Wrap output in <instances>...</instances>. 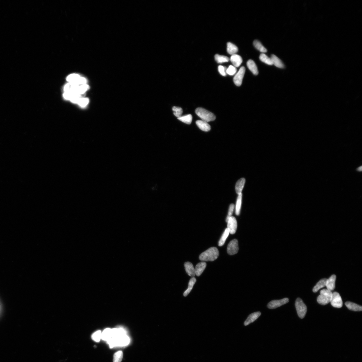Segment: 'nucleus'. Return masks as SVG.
Masks as SVG:
<instances>
[{"mask_svg":"<svg viewBox=\"0 0 362 362\" xmlns=\"http://www.w3.org/2000/svg\"><path fill=\"white\" fill-rule=\"evenodd\" d=\"M102 332L100 331H98L94 333L92 335V339L96 342H99L101 339Z\"/></svg>","mask_w":362,"mask_h":362,"instance_id":"f704fd0d","label":"nucleus"},{"mask_svg":"<svg viewBox=\"0 0 362 362\" xmlns=\"http://www.w3.org/2000/svg\"><path fill=\"white\" fill-rule=\"evenodd\" d=\"M206 266L207 264L204 261H202L197 264L194 268L195 275L197 276H200L201 275L206 268Z\"/></svg>","mask_w":362,"mask_h":362,"instance_id":"dca6fc26","label":"nucleus"},{"mask_svg":"<svg viewBox=\"0 0 362 362\" xmlns=\"http://www.w3.org/2000/svg\"><path fill=\"white\" fill-rule=\"evenodd\" d=\"M237 72V69L235 66L230 65L229 68L226 69V73L228 75H235Z\"/></svg>","mask_w":362,"mask_h":362,"instance_id":"c9c22d12","label":"nucleus"},{"mask_svg":"<svg viewBox=\"0 0 362 362\" xmlns=\"http://www.w3.org/2000/svg\"><path fill=\"white\" fill-rule=\"evenodd\" d=\"M345 305L348 309L351 310V311H362V306L355 303L348 302L345 303Z\"/></svg>","mask_w":362,"mask_h":362,"instance_id":"6ab92c4d","label":"nucleus"},{"mask_svg":"<svg viewBox=\"0 0 362 362\" xmlns=\"http://www.w3.org/2000/svg\"><path fill=\"white\" fill-rule=\"evenodd\" d=\"M253 44L257 50L263 53L267 52V50L263 46V45L261 44L259 41L257 40H255L254 41Z\"/></svg>","mask_w":362,"mask_h":362,"instance_id":"c756f323","label":"nucleus"},{"mask_svg":"<svg viewBox=\"0 0 362 362\" xmlns=\"http://www.w3.org/2000/svg\"><path fill=\"white\" fill-rule=\"evenodd\" d=\"M230 60L235 67H239L242 62V57L236 54L232 55L230 57Z\"/></svg>","mask_w":362,"mask_h":362,"instance_id":"2eb2a0df","label":"nucleus"},{"mask_svg":"<svg viewBox=\"0 0 362 362\" xmlns=\"http://www.w3.org/2000/svg\"><path fill=\"white\" fill-rule=\"evenodd\" d=\"M117 340V346H124L129 344L130 339L127 335L116 338Z\"/></svg>","mask_w":362,"mask_h":362,"instance_id":"f3484780","label":"nucleus"},{"mask_svg":"<svg viewBox=\"0 0 362 362\" xmlns=\"http://www.w3.org/2000/svg\"><path fill=\"white\" fill-rule=\"evenodd\" d=\"M227 229L229 230V233L233 235L236 232L238 227V223L236 219L233 216L230 217L227 222Z\"/></svg>","mask_w":362,"mask_h":362,"instance_id":"6e6552de","label":"nucleus"},{"mask_svg":"<svg viewBox=\"0 0 362 362\" xmlns=\"http://www.w3.org/2000/svg\"><path fill=\"white\" fill-rule=\"evenodd\" d=\"M184 265L187 274L191 277H194L195 276V269L193 264L190 262H187L184 263Z\"/></svg>","mask_w":362,"mask_h":362,"instance_id":"4468645a","label":"nucleus"},{"mask_svg":"<svg viewBox=\"0 0 362 362\" xmlns=\"http://www.w3.org/2000/svg\"><path fill=\"white\" fill-rule=\"evenodd\" d=\"M235 207V206L234 204L232 203L230 205L229 208V213H228V214L226 219V221L227 223L229 218L232 216Z\"/></svg>","mask_w":362,"mask_h":362,"instance_id":"4c0bfd02","label":"nucleus"},{"mask_svg":"<svg viewBox=\"0 0 362 362\" xmlns=\"http://www.w3.org/2000/svg\"><path fill=\"white\" fill-rule=\"evenodd\" d=\"M218 69L219 72L221 75L223 76H226V68L223 66H218Z\"/></svg>","mask_w":362,"mask_h":362,"instance_id":"ea45409f","label":"nucleus"},{"mask_svg":"<svg viewBox=\"0 0 362 362\" xmlns=\"http://www.w3.org/2000/svg\"><path fill=\"white\" fill-rule=\"evenodd\" d=\"M332 306L334 308H340L343 306V302L339 294L337 292H334L333 293L332 299L331 301Z\"/></svg>","mask_w":362,"mask_h":362,"instance_id":"39448f33","label":"nucleus"},{"mask_svg":"<svg viewBox=\"0 0 362 362\" xmlns=\"http://www.w3.org/2000/svg\"><path fill=\"white\" fill-rule=\"evenodd\" d=\"M196 124L199 128L204 132H208L211 130V126L208 122L202 120H198L196 122Z\"/></svg>","mask_w":362,"mask_h":362,"instance_id":"9b49d317","label":"nucleus"},{"mask_svg":"<svg viewBox=\"0 0 362 362\" xmlns=\"http://www.w3.org/2000/svg\"><path fill=\"white\" fill-rule=\"evenodd\" d=\"M215 59L216 61L219 63L229 62V58L226 56L220 55L218 54L215 55Z\"/></svg>","mask_w":362,"mask_h":362,"instance_id":"c85d7f7f","label":"nucleus"},{"mask_svg":"<svg viewBox=\"0 0 362 362\" xmlns=\"http://www.w3.org/2000/svg\"><path fill=\"white\" fill-rule=\"evenodd\" d=\"M336 277L335 275H333L329 278L327 279L325 287H327V290L332 291L335 288Z\"/></svg>","mask_w":362,"mask_h":362,"instance_id":"9d476101","label":"nucleus"},{"mask_svg":"<svg viewBox=\"0 0 362 362\" xmlns=\"http://www.w3.org/2000/svg\"><path fill=\"white\" fill-rule=\"evenodd\" d=\"M333 293L327 289H323L320 291V294L317 298V302L319 304L325 305L329 303L332 299Z\"/></svg>","mask_w":362,"mask_h":362,"instance_id":"f03ea898","label":"nucleus"},{"mask_svg":"<svg viewBox=\"0 0 362 362\" xmlns=\"http://www.w3.org/2000/svg\"><path fill=\"white\" fill-rule=\"evenodd\" d=\"M261 315V312H259L252 313L249 315L244 322L245 325H247L256 320Z\"/></svg>","mask_w":362,"mask_h":362,"instance_id":"f8f14e48","label":"nucleus"},{"mask_svg":"<svg viewBox=\"0 0 362 362\" xmlns=\"http://www.w3.org/2000/svg\"><path fill=\"white\" fill-rule=\"evenodd\" d=\"M271 58L272 61L273 65H274L276 66L278 68H284V66L282 61L279 59L277 56H275V55H272Z\"/></svg>","mask_w":362,"mask_h":362,"instance_id":"412c9836","label":"nucleus"},{"mask_svg":"<svg viewBox=\"0 0 362 362\" xmlns=\"http://www.w3.org/2000/svg\"><path fill=\"white\" fill-rule=\"evenodd\" d=\"M111 338V329L110 328H106L102 333L101 339L106 341H107Z\"/></svg>","mask_w":362,"mask_h":362,"instance_id":"a878e982","label":"nucleus"},{"mask_svg":"<svg viewBox=\"0 0 362 362\" xmlns=\"http://www.w3.org/2000/svg\"><path fill=\"white\" fill-rule=\"evenodd\" d=\"M289 300L288 298H285L280 300H273L269 303L267 305V307L269 309H275L278 308L283 305L288 303Z\"/></svg>","mask_w":362,"mask_h":362,"instance_id":"0eeeda50","label":"nucleus"},{"mask_svg":"<svg viewBox=\"0 0 362 362\" xmlns=\"http://www.w3.org/2000/svg\"><path fill=\"white\" fill-rule=\"evenodd\" d=\"M242 194H239L237 198L235 206V214L237 215H239L242 206Z\"/></svg>","mask_w":362,"mask_h":362,"instance_id":"b1692460","label":"nucleus"},{"mask_svg":"<svg viewBox=\"0 0 362 362\" xmlns=\"http://www.w3.org/2000/svg\"><path fill=\"white\" fill-rule=\"evenodd\" d=\"M172 110L173 114L176 117L179 118L182 116L183 110L181 108L174 106L172 108Z\"/></svg>","mask_w":362,"mask_h":362,"instance_id":"72a5a7b5","label":"nucleus"},{"mask_svg":"<svg viewBox=\"0 0 362 362\" xmlns=\"http://www.w3.org/2000/svg\"><path fill=\"white\" fill-rule=\"evenodd\" d=\"M247 66L249 69L254 75H257L258 74V72L257 66L253 60L251 59L248 60L247 62Z\"/></svg>","mask_w":362,"mask_h":362,"instance_id":"a211bd4d","label":"nucleus"},{"mask_svg":"<svg viewBox=\"0 0 362 362\" xmlns=\"http://www.w3.org/2000/svg\"><path fill=\"white\" fill-rule=\"evenodd\" d=\"M219 255L218 249L215 247L210 248L200 255L199 259L204 261H213L217 259Z\"/></svg>","mask_w":362,"mask_h":362,"instance_id":"f257e3e1","label":"nucleus"},{"mask_svg":"<svg viewBox=\"0 0 362 362\" xmlns=\"http://www.w3.org/2000/svg\"><path fill=\"white\" fill-rule=\"evenodd\" d=\"M229 232L227 229H225L224 232L222 235L219 241L218 242V245L219 246H223L229 235Z\"/></svg>","mask_w":362,"mask_h":362,"instance_id":"cd10ccee","label":"nucleus"},{"mask_svg":"<svg viewBox=\"0 0 362 362\" xmlns=\"http://www.w3.org/2000/svg\"><path fill=\"white\" fill-rule=\"evenodd\" d=\"M123 357V352L121 351L117 352L114 356V362H121Z\"/></svg>","mask_w":362,"mask_h":362,"instance_id":"2f4dec72","label":"nucleus"},{"mask_svg":"<svg viewBox=\"0 0 362 362\" xmlns=\"http://www.w3.org/2000/svg\"><path fill=\"white\" fill-rule=\"evenodd\" d=\"M81 77L77 74H73L70 75L67 77L66 80L69 83H74L78 85V82Z\"/></svg>","mask_w":362,"mask_h":362,"instance_id":"aec40b11","label":"nucleus"},{"mask_svg":"<svg viewBox=\"0 0 362 362\" xmlns=\"http://www.w3.org/2000/svg\"><path fill=\"white\" fill-rule=\"evenodd\" d=\"M75 94L76 93L71 92H65L63 96L66 99L70 100Z\"/></svg>","mask_w":362,"mask_h":362,"instance_id":"58836bf2","label":"nucleus"},{"mask_svg":"<svg viewBox=\"0 0 362 362\" xmlns=\"http://www.w3.org/2000/svg\"><path fill=\"white\" fill-rule=\"evenodd\" d=\"M196 282V279L195 278L193 277L191 279L189 283H188V288L184 293V296H187L190 293L191 290H192Z\"/></svg>","mask_w":362,"mask_h":362,"instance_id":"393cba45","label":"nucleus"},{"mask_svg":"<svg viewBox=\"0 0 362 362\" xmlns=\"http://www.w3.org/2000/svg\"><path fill=\"white\" fill-rule=\"evenodd\" d=\"M197 115L202 120L207 122L214 120L216 119L215 115L206 109L202 108H197L195 111Z\"/></svg>","mask_w":362,"mask_h":362,"instance_id":"7ed1b4c3","label":"nucleus"},{"mask_svg":"<svg viewBox=\"0 0 362 362\" xmlns=\"http://www.w3.org/2000/svg\"><path fill=\"white\" fill-rule=\"evenodd\" d=\"M193 117L191 114L184 115L178 118V119L185 123L190 124L192 122Z\"/></svg>","mask_w":362,"mask_h":362,"instance_id":"bb28decb","label":"nucleus"},{"mask_svg":"<svg viewBox=\"0 0 362 362\" xmlns=\"http://www.w3.org/2000/svg\"><path fill=\"white\" fill-rule=\"evenodd\" d=\"M239 250L238 242V240L235 239L232 240L229 243L227 248L228 254L233 255L238 253Z\"/></svg>","mask_w":362,"mask_h":362,"instance_id":"423d86ee","label":"nucleus"},{"mask_svg":"<svg viewBox=\"0 0 362 362\" xmlns=\"http://www.w3.org/2000/svg\"><path fill=\"white\" fill-rule=\"evenodd\" d=\"M298 316L301 319L305 317L307 312V307L303 301L300 298L296 299L295 303Z\"/></svg>","mask_w":362,"mask_h":362,"instance_id":"20e7f679","label":"nucleus"},{"mask_svg":"<svg viewBox=\"0 0 362 362\" xmlns=\"http://www.w3.org/2000/svg\"><path fill=\"white\" fill-rule=\"evenodd\" d=\"M245 179L244 178L240 179L237 182L235 187L236 193L239 195L242 194V191L245 183Z\"/></svg>","mask_w":362,"mask_h":362,"instance_id":"ddd939ff","label":"nucleus"},{"mask_svg":"<svg viewBox=\"0 0 362 362\" xmlns=\"http://www.w3.org/2000/svg\"><path fill=\"white\" fill-rule=\"evenodd\" d=\"M89 102V100L87 98H81L78 104L82 107H85Z\"/></svg>","mask_w":362,"mask_h":362,"instance_id":"e433bc0d","label":"nucleus"},{"mask_svg":"<svg viewBox=\"0 0 362 362\" xmlns=\"http://www.w3.org/2000/svg\"><path fill=\"white\" fill-rule=\"evenodd\" d=\"M89 89V86L86 84L79 85L78 87L77 93L81 95L84 94Z\"/></svg>","mask_w":362,"mask_h":362,"instance_id":"473e14b6","label":"nucleus"},{"mask_svg":"<svg viewBox=\"0 0 362 362\" xmlns=\"http://www.w3.org/2000/svg\"><path fill=\"white\" fill-rule=\"evenodd\" d=\"M327 279H322L319 281L313 288L312 291L314 293H317L320 289L325 287Z\"/></svg>","mask_w":362,"mask_h":362,"instance_id":"5701e85b","label":"nucleus"},{"mask_svg":"<svg viewBox=\"0 0 362 362\" xmlns=\"http://www.w3.org/2000/svg\"><path fill=\"white\" fill-rule=\"evenodd\" d=\"M260 59L261 62L267 64L269 65H273L272 61L271 58L269 57L266 54L264 53L261 54L260 56Z\"/></svg>","mask_w":362,"mask_h":362,"instance_id":"7c9ffc66","label":"nucleus"},{"mask_svg":"<svg viewBox=\"0 0 362 362\" xmlns=\"http://www.w3.org/2000/svg\"><path fill=\"white\" fill-rule=\"evenodd\" d=\"M227 50L228 53L233 55L238 52V48L235 45L232 43L228 42L227 43Z\"/></svg>","mask_w":362,"mask_h":362,"instance_id":"4be33fe9","label":"nucleus"},{"mask_svg":"<svg viewBox=\"0 0 362 362\" xmlns=\"http://www.w3.org/2000/svg\"><path fill=\"white\" fill-rule=\"evenodd\" d=\"M245 69L244 67L242 66L240 68L239 71L235 75L233 78V82L236 86H240L242 83L243 77L245 74Z\"/></svg>","mask_w":362,"mask_h":362,"instance_id":"1a4fd4ad","label":"nucleus"}]
</instances>
